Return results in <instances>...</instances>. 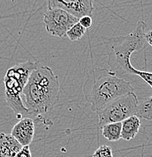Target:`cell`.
<instances>
[{"label": "cell", "mask_w": 152, "mask_h": 157, "mask_svg": "<svg viewBox=\"0 0 152 157\" xmlns=\"http://www.w3.org/2000/svg\"><path fill=\"white\" fill-rule=\"evenodd\" d=\"M48 9H60L64 10L77 19L85 16H92L93 12V2L90 0L80 1H63L49 0Z\"/></svg>", "instance_id": "52a82bcc"}, {"label": "cell", "mask_w": 152, "mask_h": 157, "mask_svg": "<svg viewBox=\"0 0 152 157\" xmlns=\"http://www.w3.org/2000/svg\"><path fill=\"white\" fill-rule=\"evenodd\" d=\"M79 23L86 29L91 28L93 25L92 17V16H85V17H81L79 20Z\"/></svg>", "instance_id": "5bb4252c"}, {"label": "cell", "mask_w": 152, "mask_h": 157, "mask_svg": "<svg viewBox=\"0 0 152 157\" xmlns=\"http://www.w3.org/2000/svg\"><path fill=\"white\" fill-rule=\"evenodd\" d=\"M86 29L81 25L80 23L75 24L73 27H72L70 30L67 33V36L72 42L80 40L82 37L86 33Z\"/></svg>", "instance_id": "7c38bea8"}, {"label": "cell", "mask_w": 152, "mask_h": 157, "mask_svg": "<svg viewBox=\"0 0 152 157\" xmlns=\"http://www.w3.org/2000/svg\"><path fill=\"white\" fill-rule=\"evenodd\" d=\"M141 120L137 116H132L122 122L121 138L125 140H131L135 138L139 132Z\"/></svg>", "instance_id": "30bf717a"}, {"label": "cell", "mask_w": 152, "mask_h": 157, "mask_svg": "<svg viewBox=\"0 0 152 157\" xmlns=\"http://www.w3.org/2000/svg\"><path fill=\"white\" fill-rule=\"evenodd\" d=\"M101 129L102 136L109 141H117L121 139L122 122L107 124L104 125Z\"/></svg>", "instance_id": "8fae6325"}, {"label": "cell", "mask_w": 152, "mask_h": 157, "mask_svg": "<svg viewBox=\"0 0 152 157\" xmlns=\"http://www.w3.org/2000/svg\"><path fill=\"white\" fill-rule=\"evenodd\" d=\"M145 40H146L147 43L150 45L152 47V30H149L146 32L145 36Z\"/></svg>", "instance_id": "2e32d148"}, {"label": "cell", "mask_w": 152, "mask_h": 157, "mask_svg": "<svg viewBox=\"0 0 152 157\" xmlns=\"http://www.w3.org/2000/svg\"><path fill=\"white\" fill-rule=\"evenodd\" d=\"M147 25L143 21L137 23L131 33L124 36L111 37L105 42L108 55V64L111 70L117 75L130 74L132 67L131 56L135 52H142L145 48V28Z\"/></svg>", "instance_id": "3957f363"}, {"label": "cell", "mask_w": 152, "mask_h": 157, "mask_svg": "<svg viewBox=\"0 0 152 157\" xmlns=\"http://www.w3.org/2000/svg\"><path fill=\"white\" fill-rule=\"evenodd\" d=\"M14 157H32L30 146H25Z\"/></svg>", "instance_id": "9a60e30c"}, {"label": "cell", "mask_w": 152, "mask_h": 157, "mask_svg": "<svg viewBox=\"0 0 152 157\" xmlns=\"http://www.w3.org/2000/svg\"><path fill=\"white\" fill-rule=\"evenodd\" d=\"M138 105V99L135 92L128 93L114 100L96 112L99 127L101 128L107 124L122 122L129 117L136 116Z\"/></svg>", "instance_id": "5b68a950"}, {"label": "cell", "mask_w": 152, "mask_h": 157, "mask_svg": "<svg viewBox=\"0 0 152 157\" xmlns=\"http://www.w3.org/2000/svg\"><path fill=\"white\" fill-rule=\"evenodd\" d=\"M38 63L30 60L18 63L7 70L3 78L6 104L12 109L18 119L30 115L23 101V91Z\"/></svg>", "instance_id": "277c9868"}, {"label": "cell", "mask_w": 152, "mask_h": 157, "mask_svg": "<svg viewBox=\"0 0 152 157\" xmlns=\"http://www.w3.org/2000/svg\"><path fill=\"white\" fill-rule=\"evenodd\" d=\"M35 134L34 121L29 117L20 119L13 127L11 135L15 137L23 147L30 146Z\"/></svg>", "instance_id": "ba28073f"}, {"label": "cell", "mask_w": 152, "mask_h": 157, "mask_svg": "<svg viewBox=\"0 0 152 157\" xmlns=\"http://www.w3.org/2000/svg\"><path fill=\"white\" fill-rule=\"evenodd\" d=\"M22 145L11 134L1 133L0 157H14L22 150Z\"/></svg>", "instance_id": "9c48e42d"}, {"label": "cell", "mask_w": 152, "mask_h": 157, "mask_svg": "<svg viewBox=\"0 0 152 157\" xmlns=\"http://www.w3.org/2000/svg\"><path fill=\"white\" fill-rule=\"evenodd\" d=\"M83 91L86 101L91 104V109L96 113L120 96L134 92V88L112 70L97 67L87 76Z\"/></svg>", "instance_id": "7a4b0ae2"}, {"label": "cell", "mask_w": 152, "mask_h": 157, "mask_svg": "<svg viewBox=\"0 0 152 157\" xmlns=\"http://www.w3.org/2000/svg\"><path fill=\"white\" fill-rule=\"evenodd\" d=\"M60 88L53 70L39 63L23 91V101L30 115L37 117L50 112L59 98Z\"/></svg>", "instance_id": "6da1fadb"}, {"label": "cell", "mask_w": 152, "mask_h": 157, "mask_svg": "<svg viewBox=\"0 0 152 157\" xmlns=\"http://www.w3.org/2000/svg\"><path fill=\"white\" fill-rule=\"evenodd\" d=\"M92 157H114L111 147L107 145H102L95 150Z\"/></svg>", "instance_id": "4fadbf2b"}, {"label": "cell", "mask_w": 152, "mask_h": 157, "mask_svg": "<svg viewBox=\"0 0 152 157\" xmlns=\"http://www.w3.org/2000/svg\"><path fill=\"white\" fill-rule=\"evenodd\" d=\"M43 23L50 35L61 38L67 36V33L72 27L79 23V19L64 10L47 9L44 13Z\"/></svg>", "instance_id": "8992f818"}]
</instances>
